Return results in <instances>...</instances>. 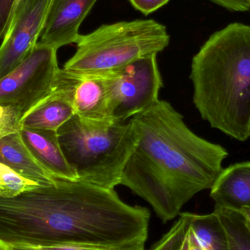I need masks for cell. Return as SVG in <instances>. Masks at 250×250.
Listing matches in <instances>:
<instances>
[{
  "label": "cell",
  "instance_id": "obj_1",
  "mask_svg": "<svg viewBox=\"0 0 250 250\" xmlns=\"http://www.w3.org/2000/svg\"><path fill=\"white\" fill-rule=\"evenodd\" d=\"M150 211L114 189L57 179L12 198L0 197V241L34 247L124 248L145 245Z\"/></svg>",
  "mask_w": 250,
  "mask_h": 250
},
{
  "label": "cell",
  "instance_id": "obj_2",
  "mask_svg": "<svg viewBox=\"0 0 250 250\" xmlns=\"http://www.w3.org/2000/svg\"><path fill=\"white\" fill-rule=\"evenodd\" d=\"M131 119L139 140L120 185L146 201L167 223L198 192L211 189L229 152L194 133L167 101L158 100Z\"/></svg>",
  "mask_w": 250,
  "mask_h": 250
},
{
  "label": "cell",
  "instance_id": "obj_3",
  "mask_svg": "<svg viewBox=\"0 0 250 250\" xmlns=\"http://www.w3.org/2000/svg\"><path fill=\"white\" fill-rule=\"evenodd\" d=\"M193 104L211 127L237 141L250 138V25L213 33L191 64Z\"/></svg>",
  "mask_w": 250,
  "mask_h": 250
},
{
  "label": "cell",
  "instance_id": "obj_4",
  "mask_svg": "<svg viewBox=\"0 0 250 250\" xmlns=\"http://www.w3.org/2000/svg\"><path fill=\"white\" fill-rule=\"evenodd\" d=\"M60 146L80 182L114 189L139 134L132 119L123 123L89 121L73 116L57 130Z\"/></svg>",
  "mask_w": 250,
  "mask_h": 250
},
{
  "label": "cell",
  "instance_id": "obj_5",
  "mask_svg": "<svg viewBox=\"0 0 250 250\" xmlns=\"http://www.w3.org/2000/svg\"><path fill=\"white\" fill-rule=\"evenodd\" d=\"M170 36L164 25L153 19L104 24L80 35L74 55L63 69L87 74H103L147 56L161 52Z\"/></svg>",
  "mask_w": 250,
  "mask_h": 250
},
{
  "label": "cell",
  "instance_id": "obj_6",
  "mask_svg": "<svg viewBox=\"0 0 250 250\" xmlns=\"http://www.w3.org/2000/svg\"><path fill=\"white\" fill-rule=\"evenodd\" d=\"M103 74L108 86L114 123L130 120L160 100L159 93L163 82L157 54L143 57Z\"/></svg>",
  "mask_w": 250,
  "mask_h": 250
},
{
  "label": "cell",
  "instance_id": "obj_7",
  "mask_svg": "<svg viewBox=\"0 0 250 250\" xmlns=\"http://www.w3.org/2000/svg\"><path fill=\"white\" fill-rule=\"evenodd\" d=\"M57 53L38 42L30 55L0 80V105L17 107L23 115L49 96L60 70Z\"/></svg>",
  "mask_w": 250,
  "mask_h": 250
},
{
  "label": "cell",
  "instance_id": "obj_8",
  "mask_svg": "<svg viewBox=\"0 0 250 250\" xmlns=\"http://www.w3.org/2000/svg\"><path fill=\"white\" fill-rule=\"evenodd\" d=\"M53 0H20L0 45V80L21 64L41 37Z\"/></svg>",
  "mask_w": 250,
  "mask_h": 250
},
{
  "label": "cell",
  "instance_id": "obj_9",
  "mask_svg": "<svg viewBox=\"0 0 250 250\" xmlns=\"http://www.w3.org/2000/svg\"><path fill=\"white\" fill-rule=\"evenodd\" d=\"M54 89L68 98L75 115L89 121L114 123L104 74L73 73L60 69Z\"/></svg>",
  "mask_w": 250,
  "mask_h": 250
},
{
  "label": "cell",
  "instance_id": "obj_10",
  "mask_svg": "<svg viewBox=\"0 0 250 250\" xmlns=\"http://www.w3.org/2000/svg\"><path fill=\"white\" fill-rule=\"evenodd\" d=\"M98 0H53L39 42L58 50L76 43L79 29Z\"/></svg>",
  "mask_w": 250,
  "mask_h": 250
},
{
  "label": "cell",
  "instance_id": "obj_11",
  "mask_svg": "<svg viewBox=\"0 0 250 250\" xmlns=\"http://www.w3.org/2000/svg\"><path fill=\"white\" fill-rule=\"evenodd\" d=\"M210 189L215 208L239 211L250 208V162L223 168Z\"/></svg>",
  "mask_w": 250,
  "mask_h": 250
},
{
  "label": "cell",
  "instance_id": "obj_12",
  "mask_svg": "<svg viewBox=\"0 0 250 250\" xmlns=\"http://www.w3.org/2000/svg\"><path fill=\"white\" fill-rule=\"evenodd\" d=\"M21 135L35 158L56 179L78 180L60 146L57 132L22 128Z\"/></svg>",
  "mask_w": 250,
  "mask_h": 250
},
{
  "label": "cell",
  "instance_id": "obj_13",
  "mask_svg": "<svg viewBox=\"0 0 250 250\" xmlns=\"http://www.w3.org/2000/svg\"><path fill=\"white\" fill-rule=\"evenodd\" d=\"M0 163L41 185L53 183L57 179L32 154L20 132L0 141Z\"/></svg>",
  "mask_w": 250,
  "mask_h": 250
},
{
  "label": "cell",
  "instance_id": "obj_14",
  "mask_svg": "<svg viewBox=\"0 0 250 250\" xmlns=\"http://www.w3.org/2000/svg\"><path fill=\"white\" fill-rule=\"evenodd\" d=\"M74 115L68 98L61 91L54 89L49 96L22 116L20 128L57 132Z\"/></svg>",
  "mask_w": 250,
  "mask_h": 250
},
{
  "label": "cell",
  "instance_id": "obj_15",
  "mask_svg": "<svg viewBox=\"0 0 250 250\" xmlns=\"http://www.w3.org/2000/svg\"><path fill=\"white\" fill-rule=\"evenodd\" d=\"M189 235L204 250H230L229 237L216 211L208 214L189 213Z\"/></svg>",
  "mask_w": 250,
  "mask_h": 250
},
{
  "label": "cell",
  "instance_id": "obj_16",
  "mask_svg": "<svg viewBox=\"0 0 250 250\" xmlns=\"http://www.w3.org/2000/svg\"><path fill=\"white\" fill-rule=\"evenodd\" d=\"M229 237L230 250H250V230L240 213L215 208Z\"/></svg>",
  "mask_w": 250,
  "mask_h": 250
},
{
  "label": "cell",
  "instance_id": "obj_17",
  "mask_svg": "<svg viewBox=\"0 0 250 250\" xmlns=\"http://www.w3.org/2000/svg\"><path fill=\"white\" fill-rule=\"evenodd\" d=\"M170 230L149 250H188L189 212L180 213Z\"/></svg>",
  "mask_w": 250,
  "mask_h": 250
},
{
  "label": "cell",
  "instance_id": "obj_18",
  "mask_svg": "<svg viewBox=\"0 0 250 250\" xmlns=\"http://www.w3.org/2000/svg\"><path fill=\"white\" fill-rule=\"evenodd\" d=\"M40 184L26 179L8 166L0 163V197L12 198L40 186Z\"/></svg>",
  "mask_w": 250,
  "mask_h": 250
},
{
  "label": "cell",
  "instance_id": "obj_19",
  "mask_svg": "<svg viewBox=\"0 0 250 250\" xmlns=\"http://www.w3.org/2000/svg\"><path fill=\"white\" fill-rule=\"evenodd\" d=\"M22 116L23 113L17 107L0 105V141L20 131Z\"/></svg>",
  "mask_w": 250,
  "mask_h": 250
},
{
  "label": "cell",
  "instance_id": "obj_20",
  "mask_svg": "<svg viewBox=\"0 0 250 250\" xmlns=\"http://www.w3.org/2000/svg\"><path fill=\"white\" fill-rule=\"evenodd\" d=\"M16 0H0V41L8 30Z\"/></svg>",
  "mask_w": 250,
  "mask_h": 250
},
{
  "label": "cell",
  "instance_id": "obj_21",
  "mask_svg": "<svg viewBox=\"0 0 250 250\" xmlns=\"http://www.w3.org/2000/svg\"><path fill=\"white\" fill-rule=\"evenodd\" d=\"M170 0H129L131 4L137 10L144 15L154 13L160 7L167 4Z\"/></svg>",
  "mask_w": 250,
  "mask_h": 250
},
{
  "label": "cell",
  "instance_id": "obj_22",
  "mask_svg": "<svg viewBox=\"0 0 250 250\" xmlns=\"http://www.w3.org/2000/svg\"><path fill=\"white\" fill-rule=\"evenodd\" d=\"M210 1L230 11H250V3L248 0H210Z\"/></svg>",
  "mask_w": 250,
  "mask_h": 250
},
{
  "label": "cell",
  "instance_id": "obj_23",
  "mask_svg": "<svg viewBox=\"0 0 250 250\" xmlns=\"http://www.w3.org/2000/svg\"><path fill=\"white\" fill-rule=\"evenodd\" d=\"M36 250H123L125 248H106L98 247L73 246V245H62V246L34 247ZM131 248V247H129Z\"/></svg>",
  "mask_w": 250,
  "mask_h": 250
},
{
  "label": "cell",
  "instance_id": "obj_24",
  "mask_svg": "<svg viewBox=\"0 0 250 250\" xmlns=\"http://www.w3.org/2000/svg\"><path fill=\"white\" fill-rule=\"evenodd\" d=\"M1 242V241H0ZM2 243L4 250H36L29 245H17V244Z\"/></svg>",
  "mask_w": 250,
  "mask_h": 250
},
{
  "label": "cell",
  "instance_id": "obj_25",
  "mask_svg": "<svg viewBox=\"0 0 250 250\" xmlns=\"http://www.w3.org/2000/svg\"><path fill=\"white\" fill-rule=\"evenodd\" d=\"M238 212L240 213L250 230V208H242L239 210Z\"/></svg>",
  "mask_w": 250,
  "mask_h": 250
},
{
  "label": "cell",
  "instance_id": "obj_26",
  "mask_svg": "<svg viewBox=\"0 0 250 250\" xmlns=\"http://www.w3.org/2000/svg\"><path fill=\"white\" fill-rule=\"evenodd\" d=\"M188 250H204L200 246L199 244L189 235V245H188Z\"/></svg>",
  "mask_w": 250,
  "mask_h": 250
},
{
  "label": "cell",
  "instance_id": "obj_27",
  "mask_svg": "<svg viewBox=\"0 0 250 250\" xmlns=\"http://www.w3.org/2000/svg\"><path fill=\"white\" fill-rule=\"evenodd\" d=\"M123 250H146L145 249V245H139V246L131 247V248H125Z\"/></svg>",
  "mask_w": 250,
  "mask_h": 250
},
{
  "label": "cell",
  "instance_id": "obj_28",
  "mask_svg": "<svg viewBox=\"0 0 250 250\" xmlns=\"http://www.w3.org/2000/svg\"><path fill=\"white\" fill-rule=\"evenodd\" d=\"M0 250H4V247H3L2 243L0 242Z\"/></svg>",
  "mask_w": 250,
  "mask_h": 250
},
{
  "label": "cell",
  "instance_id": "obj_29",
  "mask_svg": "<svg viewBox=\"0 0 250 250\" xmlns=\"http://www.w3.org/2000/svg\"><path fill=\"white\" fill-rule=\"evenodd\" d=\"M20 1V0H16V5H15V7H16V5H17V4L18 3H19V1ZM15 8V7H14Z\"/></svg>",
  "mask_w": 250,
  "mask_h": 250
}]
</instances>
